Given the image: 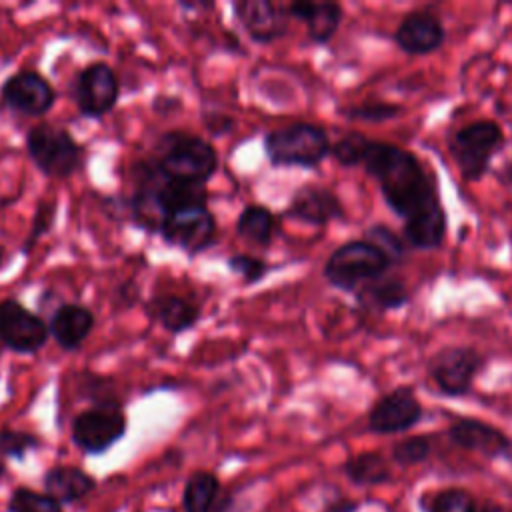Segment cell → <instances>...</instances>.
<instances>
[{"label": "cell", "mask_w": 512, "mask_h": 512, "mask_svg": "<svg viewBox=\"0 0 512 512\" xmlns=\"http://www.w3.org/2000/svg\"><path fill=\"white\" fill-rule=\"evenodd\" d=\"M50 338L42 314L26 308L16 298L0 300V344L14 354L34 356Z\"/></svg>", "instance_id": "obj_10"}, {"label": "cell", "mask_w": 512, "mask_h": 512, "mask_svg": "<svg viewBox=\"0 0 512 512\" xmlns=\"http://www.w3.org/2000/svg\"><path fill=\"white\" fill-rule=\"evenodd\" d=\"M54 220H56V202H52V200L38 202L32 222H30V228H28V234L20 246V252L30 254L34 250V246L40 242V238H44L52 230Z\"/></svg>", "instance_id": "obj_32"}, {"label": "cell", "mask_w": 512, "mask_h": 512, "mask_svg": "<svg viewBox=\"0 0 512 512\" xmlns=\"http://www.w3.org/2000/svg\"><path fill=\"white\" fill-rule=\"evenodd\" d=\"M422 512H478L474 494L462 486H446L426 492L418 500Z\"/></svg>", "instance_id": "obj_26"}, {"label": "cell", "mask_w": 512, "mask_h": 512, "mask_svg": "<svg viewBox=\"0 0 512 512\" xmlns=\"http://www.w3.org/2000/svg\"><path fill=\"white\" fill-rule=\"evenodd\" d=\"M364 170L378 182L388 208L402 218L404 242L418 250H434L446 236V212L434 174L410 150L370 140Z\"/></svg>", "instance_id": "obj_1"}, {"label": "cell", "mask_w": 512, "mask_h": 512, "mask_svg": "<svg viewBox=\"0 0 512 512\" xmlns=\"http://www.w3.org/2000/svg\"><path fill=\"white\" fill-rule=\"evenodd\" d=\"M344 476L358 488H372V486H382L392 480V470L388 460L374 450L368 452H358L350 456L342 464Z\"/></svg>", "instance_id": "obj_24"}, {"label": "cell", "mask_w": 512, "mask_h": 512, "mask_svg": "<svg viewBox=\"0 0 512 512\" xmlns=\"http://www.w3.org/2000/svg\"><path fill=\"white\" fill-rule=\"evenodd\" d=\"M286 216L310 226H326L332 220H342L344 208L332 190L318 184H304L292 194Z\"/></svg>", "instance_id": "obj_18"}, {"label": "cell", "mask_w": 512, "mask_h": 512, "mask_svg": "<svg viewBox=\"0 0 512 512\" xmlns=\"http://www.w3.org/2000/svg\"><path fill=\"white\" fill-rule=\"evenodd\" d=\"M158 236L166 246L186 252L190 258L210 250L218 240V226L208 198H196L174 206L160 224Z\"/></svg>", "instance_id": "obj_5"}, {"label": "cell", "mask_w": 512, "mask_h": 512, "mask_svg": "<svg viewBox=\"0 0 512 512\" xmlns=\"http://www.w3.org/2000/svg\"><path fill=\"white\" fill-rule=\"evenodd\" d=\"M128 430L124 402H100L80 410L70 422V442L86 456L106 454Z\"/></svg>", "instance_id": "obj_7"}, {"label": "cell", "mask_w": 512, "mask_h": 512, "mask_svg": "<svg viewBox=\"0 0 512 512\" xmlns=\"http://www.w3.org/2000/svg\"><path fill=\"white\" fill-rule=\"evenodd\" d=\"M422 404L410 386L380 396L368 412V430L374 434H400L422 420Z\"/></svg>", "instance_id": "obj_13"}, {"label": "cell", "mask_w": 512, "mask_h": 512, "mask_svg": "<svg viewBox=\"0 0 512 512\" xmlns=\"http://www.w3.org/2000/svg\"><path fill=\"white\" fill-rule=\"evenodd\" d=\"M82 382L80 386V394L90 402V404H100V402H114V400H122L116 392V384L106 378V376H98V374H90L84 372L82 374Z\"/></svg>", "instance_id": "obj_35"}, {"label": "cell", "mask_w": 512, "mask_h": 512, "mask_svg": "<svg viewBox=\"0 0 512 512\" xmlns=\"http://www.w3.org/2000/svg\"><path fill=\"white\" fill-rule=\"evenodd\" d=\"M226 266L232 274H236L246 286H254L258 284L260 280H264L270 272V264L264 260V258H258V256H252V254H246V252H236V254H230L226 258Z\"/></svg>", "instance_id": "obj_31"}, {"label": "cell", "mask_w": 512, "mask_h": 512, "mask_svg": "<svg viewBox=\"0 0 512 512\" xmlns=\"http://www.w3.org/2000/svg\"><path fill=\"white\" fill-rule=\"evenodd\" d=\"M278 232L276 214L262 204H246L236 218V234L258 248H268Z\"/></svg>", "instance_id": "obj_22"}, {"label": "cell", "mask_w": 512, "mask_h": 512, "mask_svg": "<svg viewBox=\"0 0 512 512\" xmlns=\"http://www.w3.org/2000/svg\"><path fill=\"white\" fill-rule=\"evenodd\" d=\"M220 480L210 470H194L182 490V512H218Z\"/></svg>", "instance_id": "obj_23"}, {"label": "cell", "mask_w": 512, "mask_h": 512, "mask_svg": "<svg viewBox=\"0 0 512 512\" xmlns=\"http://www.w3.org/2000/svg\"><path fill=\"white\" fill-rule=\"evenodd\" d=\"M354 294H356L358 304H362L364 308H370V310H380V312L402 308L410 300V294H408L404 282L398 278H388V276L386 278L380 276V278L364 284Z\"/></svg>", "instance_id": "obj_25"}, {"label": "cell", "mask_w": 512, "mask_h": 512, "mask_svg": "<svg viewBox=\"0 0 512 512\" xmlns=\"http://www.w3.org/2000/svg\"><path fill=\"white\" fill-rule=\"evenodd\" d=\"M24 146L32 164L48 178L66 180L84 164V146L72 132L50 122H38L28 128Z\"/></svg>", "instance_id": "obj_4"}, {"label": "cell", "mask_w": 512, "mask_h": 512, "mask_svg": "<svg viewBox=\"0 0 512 512\" xmlns=\"http://www.w3.org/2000/svg\"><path fill=\"white\" fill-rule=\"evenodd\" d=\"M430 452H432L430 438L424 434H418V436H408V438L398 440L392 446L390 456L398 466L408 468V466H416V464H422L424 460H428Z\"/></svg>", "instance_id": "obj_29"}, {"label": "cell", "mask_w": 512, "mask_h": 512, "mask_svg": "<svg viewBox=\"0 0 512 512\" xmlns=\"http://www.w3.org/2000/svg\"><path fill=\"white\" fill-rule=\"evenodd\" d=\"M448 438L458 448L476 452L484 458H510L512 440L496 426L476 420V418H458L448 426Z\"/></svg>", "instance_id": "obj_15"}, {"label": "cell", "mask_w": 512, "mask_h": 512, "mask_svg": "<svg viewBox=\"0 0 512 512\" xmlns=\"http://www.w3.org/2000/svg\"><path fill=\"white\" fill-rule=\"evenodd\" d=\"M402 112V106L392 102H380V100H366L362 104H354L346 108L342 114L350 120L360 122H386L396 118Z\"/></svg>", "instance_id": "obj_33"}, {"label": "cell", "mask_w": 512, "mask_h": 512, "mask_svg": "<svg viewBox=\"0 0 512 512\" xmlns=\"http://www.w3.org/2000/svg\"><path fill=\"white\" fill-rule=\"evenodd\" d=\"M202 124L204 128L212 134V136H226L228 132L234 130V118L224 114V112H214V110H208V112H202Z\"/></svg>", "instance_id": "obj_36"}, {"label": "cell", "mask_w": 512, "mask_h": 512, "mask_svg": "<svg viewBox=\"0 0 512 512\" xmlns=\"http://www.w3.org/2000/svg\"><path fill=\"white\" fill-rule=\"evenodd\" d=\"M232 14L254 44H272L288 30V10L272 0H236Z\"/></svg>", "instance_id": "obj_14"}, {"label": "cell", "mask_w": 512, "mask_h": 512, "mask_svg": "<svg viewBox=\"0 0 512 512\" xmlns=\"http://www.w3.org/2000/svg\"><path fill=\"white\" fill-rule=\"evenodd\" d=\"M288 16L304 22L306 34L314 44H326L340 28L344 10L336 2H290Z\"/></svg>", "instance_id": "obj_20"}, {"label": "cell", "mask_w": 512, "mask_h": 512, "mask_svg": "<svg viewBox=\"0 0 512 512\" xmlns=\"http://www.w3.org/2000/svg\"><path fill=\"white\" fill-rule=\"evenodd\" d=\"M56 90L50 80L30 68L10 74L0 86L2 104L20 116L42 118L56 104Z\"/></svg>", "instance_id": "obj_11"}, {"label": "cell", "mask_w": 512, "mask_h": 512, "mask_svg": "<svg viewBox=\"0 0 512 512\" xmlns=\"http://www.w3.org/2000/svg\"><path fill=\"white\" fill-rule=\"evenodd\" d=\"M4 474H6V462H4V458H0V480L4 478Z\"/></svg>", "instance_id": "obj_44"}, {"label": "cell", "mask_w": 512, "mask_h": 512, "mask_svg": "<svg viewBox=\"0 0 512 512\" xmlns=\"http://www.w3.org/2000/svg\"><path fill=\"white\" fill-rule=\"evenodd\" d=\"M446 40L442 20L428 10H414L402 18L394 32L396 46L412 56H422L438 50Z\"/></svg>", "instance_id": "obj_16"}, {"label": "cell", "mask_w": 512, "mask_h": 512, "mask_svg": "<svg viewBox=\"0 0 512 512\" xmlns=\"http://www.w3.org/2000/svg\"><path fill=\"white\" fill-rule=\"evenodd\" d=\"M42 446V438L28 430L18 428H2L0 430V458H10L22 462L30 452Z\"/></svg>", "instance_id": "obj_28"}, {"label": "cell", "mask_w": 512, "mask_h": 512, "mask_svg": "<svg viewBox=\"0 0 512 512\" xmlns=\"http://www.w3.org/2000/svg\"><path fill=\"white\" fill-rule=\"evenodd\" d=\"M172 104H174V106H180L182 102H180L176 96H164V94H160V96H156V100L152 102V108H154L158 114H164L166 110H168V112L172 110V108H170Z\"/></svg>", "instance_id": "obj_39"}, {"label": "cell", "mask_w": 512, "mask_h": 512, "mask_svg": "<svg viewBox=\"0 0 512 512\" xmlns=\"http://www.w3.org/2000/svg\"><path fill=\"white\" fill-rule=\"evenodd\" d=\"M144 312L152 322H158L172 336L192 330L202 316V308L196 300L174 292L150 296L144 302Z\"/></svg>", "instance_id": "obj_19"}, {"label": "cell", "mask_w": 512, "mask_h": 512, "mask_svg": "<svg viewBox=\"0 0 512 512\" xmlns=\"http://www.w3.org/2000/svg\"><path fill=\"white\" fill-rule=\"evenodd\" d=\"M332 142L328 132L312 122H294L268 130L262 138V150L272 166L316 168L328 154Z\"/></svg>", "instance_id": "obj_3"}, {"label": "cell", "mask_w": 512, "mask_h": 512, "mask_svg": "<svg viewBox=\"0 0 512 512\" xmlns=\"http://www.w3.org/2000/svg\"><path fill=\"white\" fill-rule=\"evenodd\" d=\"M484 366V358L470 346H448L436 352L428 364V374L446 396H464Z\"/></svg>", "instance_id": "obj_12"}, {"label": "cell", "mask_w": 512, "mask_h": 512, "mask_svg": "<svg viewBox=\"0 0 512 512\" xmlns=\"http://www.w3.org/2000/svg\"><path fill=\"white\" fill-rule=\"evenodd\" d=\"M8 262H10V254H8L6 246H4V244H0V270H4Z\"/></svg>", "instance_id": "obj_42"}, {"label": "cell", "mask_w": 512, "mask_h": 512, "mask_svg": "<svg viewBox=\"0 0 512 512\" xmlns=\"http://www.w3.org/2000/svg\"><path fill=\"white\" fill-rule=\"evenodd\" d=\"M138 300V284H134V280H126L116 288L114 294V304H124V306H132Z\"/></svg>", "instance_id": "obj_37"}, {"label": "cell", "mask_w": 512, "mask_h": 512, "mask_svg": "<svg viewBox=\"0 0 512 512\" xmlns=\"http://www.w3.org/2000/svg\"><path fill=\"white\" fill-rule=\"evenodd\" d=\"M180 8L184 10H212V2H180Z\"/></svg>", "instance_id": "obj_41"}, {"label": "cell", "mask_w": 512, "mask_h": 512, "mask_svg": "<svg viewBox=\"0 0 512 512\" xmlns=\"http://www.w3.org/2000/svg\"><path fill=\"white\" fill-rule=\"evenodd\" d=\"M366 240L372 242L376 248H380L388 260L392 264L400 262L406 254V246L404 240H400V236L396 232H392L390 228H386L384 224H374L366 230Z\"/></svg>", "instance_id": "obj_34"}, {"label": "cell", "mask_w": 512, "mask_h": 512, "mask_svg": "<svg viewBox=\"0 0 512 512\" xmlns=\"http://www.w3.org/2000/svg\"><path fill=\"white\" fill-rule=\"evenodd\" d=\"M504 146V130L494 120H474L450 140V154L464 180H480L492 156Z\"/></svg>", "instance_id": "obj_8"}, {"label": "cell", "mask_w": 512, "mask_h": 512, "mask_svg": "<svg viewBox=\"0 0 512 512\" xmlns=\"http://www.w3.org/2000/svg\"><path fill=\"white\" fill-rule=\"evenodd\" d=\"M392 266L388 256L368 240H352L338 246L324 264V278L342 292H356L380 278Z\"/></svg>", "instance_id": "obj_6"}, {"label": "cell", "mask_w": 512, "mask_h": 512, "mask_svg": "<svg viewBox=\"0 0 512 512\" xmlns=\"http://www.w3.org/2000/svg\"><path fill=\"white\" fill-rule=\"evenodd\" d=\"M96 326L94 312L78 302L58 304L48 318L50 338L64 352H76L84 346Z\"/></svg>", "instance_id": "obj_17"}, {"label": "cell", "mask_w": 512, "mask_h": 512, "mask_svg": "<svg viewBox=\"0 0 512 512\" xmlns=\"http://www.w3.org/2000/svg\"><path fill=\"white\" fill-rule=\"evenodd\" d=\"M478 512H512V508L500 502H484L482 506H478Z\"/></svg>", "instance_id": "obj_40"}, {"label": "cell", "mask_w": 512, "mask_h": 512, "mask_svg": "<svg viewBox=\"0 0 512 512\" xmlns=\"http://www.w3.org/2000/svg\"><path fill=\"white\" fill-rule=\"evenodd\" d=\"M6 512H64V506L44 490L16 486L8 496Z\"/></svg>", "instance_id": "obj_27"}, {"label": "cell", "mask_w": 512, "mask_h": 512, "mask_svg": "<svg viewBox=\"0 0 512 512\" xmlns=\"http://www.w3.org/2000/svg\"><path fill=\"white\" fill-rule=\"evenodd\" d=\"M148 162L174 184L206 188L218 170V152L198 134L168 130L156 138Z\"/></svg>", "instance_id": "obj_2"}, {"label": "cell", "mask_w": 512, "mask_h": 512, "mask_svg": "<svg viewBox=\"0 0 512 512\" xmlns=\"http://www.w3.org/2000/svg\"><path fill=\"white\" fill-rule=\"evenodd\" d=\"M360 502L354 498H346V496H338L334 500H328L324 506V512H358L360 510Z\"/></svg>", "instance_id": "obj_38"}, {"label": "cell", "mask_w": 512, "mask_h": 512, "mask_svg": "<svg viewBox=\"0 0 512 512\" xmlns=\"http://www.w3.org/2000/svg\"><path fill=\"white\" fill-rule=\"evenodd\" d=\"M502 178L512 186V162H508V164L504 166V170H502Z\"/></svg>", "instance_id": "obj_43"}, {"label": "cell", "mask_w": 512, "mask_h": 512, "mask_svg": "<svg viewBox=\"0 0 512 512\" xmlns=\"http://www.w3.org/2000/svg\"><path fill=\"white\" fill-rule=\"evenodd\" d=\"M44 492L56 498L62 506L76 504L96 490V478L82 470L80 466L58 464L44 472L42 476Z\"/></svg>", "instance_id": "obj_21"}, {"label": "cell", "mask_w": 512, "mask_h": 512, "mask_svg": "<svg viewBox=\"0 0 512 512\" xmlns=\"http://www.w3.org/2000/svg\"><path fill=\"white\" fill-rule=\"evenodd\" d=\"M368 138L362 134V132H346L344 136H340L332 148H330V154L334 156V160L340 164V166H362V160H364V154H366V148H368Z\"/></svg>", "instance_id": "obj_30"}, {"label": "cell", "mask_w": 512, "mask_h": 512, "mask_svg": "<svg viewBox=\"0 0 512 512\" xmlns=\"http://www.w3.org/2000/svg\"><path fill=\"white\" fill-rule=\"evenodd\" d=\"M70 94L84 118L100 120L110 114L120 100L118 74L102 60L90 62L74 76Z\"/></svg>", "instance_id": "obj_9"}]
</instances>
